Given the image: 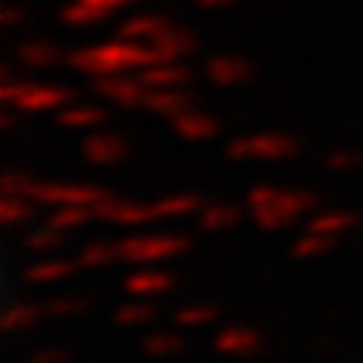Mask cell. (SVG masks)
<instances>
[{"label":"cell","mask_w":363,"mask_h":363,"mask_svg":"<svg viewBox=\"0 0 363 363\" xmlns=\"http://www.w3.org/2000/svg\"><path fill=\"white\" fill-rule=\"evenodd\" d=\"M67 65L81 74H91V78H111V74H138L142 67L155 65V54L145 44L118 38L108 44H91V48L71 51Z\"/></svg>","instance_id":"1"},{"label":"cell","mask_w":363,"mask_h":363,"mask_svg":"<svg viewBox=\"0 0 363 363\" xmlns=\"http://www.w3.org/2000/svg\"><path fill=\"white\" fill-rule=\"evenodd\" d=\"M135 4H142V0H67L65 11H61V21L67 27H98L111 13L135 7Z\"/></svg>","instance_id":"2"},{"label":"cell","mask_w":363,"mask_h":363,"mask_svg":"<svg viewBox=\"0 0 363 363\" xmlns=\"http://www.w3.org/2000/svg\"><path fill=\"white\" fill-rule=\"evenodd\" d=\"M4 98L17 101L24 108H51L67 98L65 88H48V84H27V81H7L4 84Z\"/></svg>","instance_id":"3"},{"label":"cell","mask_w":363,"mask_h":363,"mask_svg":"<svg viewBox=\"0 0 363 363\" xmlns=\"http://www.w3.org/2000/svg\"><path fill=\"white\" fill-rule=\"evenodd\" d=\"M172 27L169 17H162V13H135V17H128L125 24L118 27V38L125 40H135V44H155L165 30Z\"/></svg>","instance_id":"4"},{"label":"cell","mask_w":363,"mask_h":363,"mask_svg":"<svg viewBox=\"0 0 363 363\" xmlns=\"http://www.w3.org/2000/svg\"><path fill=\"white\" fill-rule=\"evenodd\" d=\"M148 51L155 54V65L158 61H182V57H189V54L195 51V38L185 27L172 24L155 44H148Z\"/></svg>","instance_id":"5"},{"label":"cell","mask_w":363,"mask_h":363,"mask_svg":"<svg viewBox=\"0 0 363 363\" xmlns=\"http://www.w3.org/2000/svg\"><path fill=\"white\" fill-rule=\"evenodd\" d=\"M98 91L104 98H111L118 104H135V101H145L148 88L142 84L138 74H111V78H98Z\"/></svg>","instance_id":"6"},{"label":"cell","mask_w":363,"mask_h":363,"mask_svg":"<svg viewBox=\"0 0 363 363\" xmlns=\"http://www.w3.org/2000/svg\"><path fill=\"white\" fill-rule=\"evenodd\" d=\"M145 88H182L189 81V67H182V61H158L138 71Z\"/></svg>","instance_id":"7"},{"label":"cell","mask_w":363,"mask_h":363,"mask_svg":"<svg viewBox=\"0 0 363 363\" xmlns=\"http://www.w3.org/2000/svg\"><path fill=\"white\" fill-rule=\"evenodd\" d=\"M206 74L212 84H242L249 78V65L242 57H233V54H219L206 65Z\"/></svg>","instance_id":"8"},{"label":"cell","mask_w":363,"mask_h":363,"mask_svg":"<svg viewBox=\"0 0 363 363\" xmlns=\"http://www.w3.org/2000/svg\"><path fill=\"white\" fill-rule=\"evenodd\" d=\"M17 61L24 67H54L61 61V48L54 40H21L17 44Z\"/></svg>","instance_id":"9"},{"label":"cell","mask_w":363,"mask_h":363,"mask_svg":"<svg viewBox=\"0 0 363 363\" xmlns=\"http://www.w3.org/2000/svg\"><path fill=\"white\" fill-rule=\"evenodd\" d=\"M145 104H148V108H155V111H175V108H185L189 98H185L179 88H148Z\"/></svg>","instance_id":"10"},{"label":"cell","mask_w":363,"mask_h":363,"mask_svg":"<svg viewBox=\"0 0 363 363\" xmlns=\"http://www.w3.org/2000/svg\"><path fill=\"white\" fill-rule=\"evenodd\" d=\"M24 17H27V13L17 11V4H13V0H7V4H4V13H0V24H4V27H17Z\"/></svg>","instance_id":"11"},{"label":"cell","mask_w":363,"mask_h":363,"mask_svg":"<svg viewBox=\"0 0 363 363\" xmlns=\"http://www.w3.org/2000/svg\"><path fill=\"white\" fill-rule=\"evenodd\" d=\"M94 118H101L98 108H74V111L67 115V121H94Z\"/></svg>","instance_id":"12"},{"label":"cell","mask_w":363,"mask_h":363,"mask_svg":"<svg viewBox=\"0 0 363 363\" xmlns=\"http://www.w3.org/2000/svg\"><path fill=\"white\" fill-rule=\"evenodd\" d=\"M233 4H242V0H199L202 11H222V7H233Z\"/></svg>","instance_id":"13"}]
</instances>
